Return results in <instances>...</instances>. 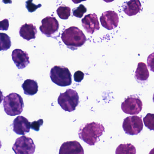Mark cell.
<instances>
[{"instance_id":"6da1fadb","label":"cell","mask_w":154,"mask_h":154,"mask_svg":"<svg viewBox=\"0 0 154 154\" xmlns=\"http://www.w3.org/2000/svg\"><path fill=\"white\" fill-rule=\"evenodd\" d=\"M105 128L99 123L93 122L82 125L78 132L79 137L89 146H94L105 132Z\"/></svg>"},{"instance_id":"7a4b0ae2","label":"cell","mask_w":154,"mask_h":154,"mask_svg":"<svg viewBox=\"0 0 154 154\" xmlns=\"http://www.w3.org/2000/svg\"><path fill=\"white\" fill-rule=\"evenodd\" d=\"M61 38L67 47L72 50L81 47L86 41V38L83 32L75 26H71L65 29L61 34Z\"/></svg>"},{"instance_id":"3957f363","label":"cell","mask_w":154,"mask_h":154,"mask_svg":"<svg viewBox=\"0 0 154 154\" xmlns=\"http://www.w3.org/2000/svg\"><path fill=\"white\" fill-rule=\"evenodd\" d=\"M3 106L5 113L8 116H13L22 113L24 104L22 98L19 94L11 93L5 97Z\"/></svg>"},{"instance_id":"277c9868","label":"cell","mask_w":154,"mask_h":154,"mask_svg":"<svg viewBox=\"0 0 154 154\" xmlns=\"http://www.w3.org/2000/svg\"><path fill=\"white\" fill-rule=\"evenodd\" d=\"M58 102L63 110L72 112L76 109L79 104V97L76 91L69 89L64 93H60Z\"/></svg>"},{"instance_id":"5b68a950","label":"cell","mask_w":154,"mask_h":154,"mask_svg":"<svg viewBox=\"0 0 154 154\" xmlns=\"http://www.w3.org/2000/svg\"><path fill=\"white\" fill-rule=\"evenodd\" d=\"M50 77L52 82L61 87L70 86L72 83L70 71L63 66H54L51 69Z\"/></svg>"},{"instance_id":"8992f818","label":"cell","mask_w":154,"mask_h":154,"mask_svg":"<svg viewBox=\"0 0 154 154\" xmlns=\"http://www.w3.org/2000/svg\"><path fill=\"white\" fill-rule=\"evenodd\" d=\"M143 128L142 118L134 116L127 117L124 119L123 128L125 133L129 135L140 134Z\"/></svg>"},{"instance_id":"52a82bcc","label":"cell","mask_w":154,"mask_h":154,"mask_svg":"<svg viewBox=\"0 0 154 154\" xmlns=\"http://www.w3.org/2000/svg\"><path fill=\"white\" fill-rule=\"evenodd\" d=\"M12 149L16 154H33L35 145L31 138L23 136L16 139Z\"/></svg>"},{"instance_id":"ba28073f","label":"cell","mask_w":154,"mask_h":154,"mask_svg":"<svg viewBox=\"0 0 154 154\" xmlns=\"http://www.w3.org/2000/svg\"><path fill=\"white\" fill-rule=\"evenodd\" d=\"M143 106V102L140 98L131 96L127 97L122 103L121 109L126 114L136 115L142 111Z\"/></svg>"},{"instance_id":"9c48e42d","label":"cell","mask_w":154,"mask_h":154,"mask_svg":"<svg viewBox=\"0 0 154 154\" xmlns=\"http://www.w3.org/2000/svg\"><path fill=\"white\" fill-rule=\"evenodd\" d=\"M59 23L54 17L47 16L42 20L39 29L42 34L51 37L58 30Z\"/></svg>"},{"instance_id":"30bf717a","label":"cell","mask_w":154,"mask_h":154,"mask_svg":"<svg viewBox=\"0 0 154 154\" xmlns=\"http://www.w3.org/2000/svg\"><path fill=\"white\" fill-rule=\"evenodd\" d=\"M100 21L103 27L110 30L117 27L119 22V17L115 12L109 11L102 14Z\"/></svg>"},{"instance_id":"8fae6325","label":"cell","mask_w":154,"mask_h":154,"mask_svg":"<svg viewBox=\"0 0 154 154\" xmlns=\"http://www.w3.org/2000/svg\"><path fill=\"white\" fill-rule=\"evenodd\" d=\"M81 22L83 28L88 33L93 34L100 29L97 15L95 13L85 15Z\"/></svg>"},{"instance_id":"7c38bea8","label":"cell","mask_w":154,"mask_h":154,"mask_svg":"<svg viewBox=\"0 0 154 154\" xmlns=\"http://www.w3.org/2000/svg\"><path fill=\"white\" fill-rule=\"evenodd\" d=\"M13 131L18 135H25L30 131L31 123L22 116H18L13 123Z\"/></svg>"},{"instance_id":"4fadbf2b","label":"cell","mask_w":154,"mask_h":154,"mask_svg":"<svg viewBox=\"0 0 154 154\" xmlns=\"http://www.w3.org/2000/svg\"><path fill=\"white\" fill-rule=\"evenodd\" d=\"M59 154H84V151L77 141H68L61 145Z\"/></svg>"},{"instance_id":"5bb4252c","label":"cell","mask_w":154,"mask_h":154,"mask_svg":"<svg viewBox=\"0 0 154 154\" xmlns=\"http://www.w3.org/2000/svg\"><path fill=\"white\" fill-rule=\"evenodd\" d=\"M13 60L19 69H24L30 63L29 55L26 51L16 49L12 51Z\"/></svg>"},{"instance_id":"9a60e30c","label":"cell","mask_w":154,"mask_h":154,"mask_svg":"<svg viewBox=\"0 0 154 154\" xmlns=\"http://www.w3.org/2000/svg\"><path fill=\"white\" fill-rule=\"evenodd\" d=\"M124 11L129 16L136 15L142 9V5L139 0H130L123 5Z\"/></svg>"},{"instance_id":"2e32d148","label":"cell","mask_w":154,"mask_h":154,"mask_svg":"<svg viewBox=\"0 0 154 154\" xmlns=\"http://www.w3.org/2000/svg\"><path fill=\"white\" fill-rule=\"evenodd\" d=\"M20 36L27 41H30L36 38L37 33L36 27L32 23H25L21 26L19 31Z\"/></svg>"},{"instance_id":"e0dca14e","label":"cell","mask_w":154,"mask_h":154,"mask_svg":"<svg viewBox=\"0 0 154 154\" xmlns=\"http://www.w3.org/2000/svg\"><path fill=\"white\" fill-rule=\"evenodd\" d=\"M149 75L150 74L146 64L143 62L138 63L135 75L136 79L140 81H146L148 80Z\"/></svg>"},{"instance_id":"ac0fdd59","label":"cell","mask_w":154,"mask_h":154,"mask_svg":"<svg viewBox=\"0 0 154 154\" xmlns=\"http://www.w3.org/2000/svg\"><path fill=\"white\" fill-rule=\"evenodd\" d=\"M22 87L24 94L29 96H33L36 94L38 92L39 88L37 82L30 79L24 81Z\"/></svg>"},{"instance_id":"d6986e66","label":"cell","mask_w":154,"mask_h":154,"mask_svg":"<svg viewBox=\"0 0 154 154\" xmlns=\"http://www.w3.org/2000/svg\"><path fill=\"white\" fill-rule=\"evenodd\" d=\"M115 154H136V149L131 143L121 144L117 148Z\"/></svg>"},{"instance_id":"ffe728a7","label":"cell","mask_w":154,"mask_h":154,"mask_svg":"<svg viewBox=\"0 0 154 154\" xmlns=\"http://www.w3.org/2000/svg\"><path fill=\"white\" fill-rule=\"evenodd\" d=\"M70 7L65 5H61L57 10V14L62 20H68L71 15Z\"/></svg>"},{"instance_id":"44dd1931","label":"cell","mask_w":154,"mask_h":154,"mask_svg":"<svg viewBox=\"0 0 154 154\" xmlns=\"http://www.w3.org/2000/svg\"><path fill=\"white\" fill-rule=\"evenodd\" d=\"M1 50L6 51L11 48V38L7 34L1 33Z\"/></svg>"},{"instance_id":"7402d4cb","label":"cell","mask_w":154,"mask_h":154,"mask_svg":"<svg viewBox=\"0 0 154 154\" xmlns=\"http://www.w3.org/2000/svg\"><path fill=\"white\" fill-rule=\"evenodd\" d=\"M143 122L146 128L154 131V114H147L143 118Z\"/></svg>"},{"instance_id":"603a6c76","label":"cell","mask_w":154,"mask_h":154,"mask_svg":"<svg viewBox=\"0 0 154 154\" xmlns=\"http://www.w3.org/2000/svg\"><path fill=\"white\" fill-rule=\"evenodd\" d=\"M87 9L83 5H80L77 8L72 10L73 15L77 18H80L83 17L85 13L86 12Z\"/></svg>"},{"instance_id":"cb8c5ba5","label":"cell","mask_w":154,"mask_h":154,"mask_svg":"<svg viewBox=\"0 0 154 154\" xmlns=\"http://www.w3.org/2000/svg\"><path fill=\"white\" fill-rule=\"evenodd\" d=\"M32 1L33 0H28L26 2V8L30 12L35 11L38 8L42 6L41 4H39L38 5L34 4L32 2Z\"/></svg>"},{"instance_id":"d4e9b609","label":"cell","mask_w":154,"mask_h":154,"mask_svg":"<svg viewBox=\"0 0 154 154\" xmlns=\"http://www.w3.org/2000/svg\"><path fill=\"white\" fill-rule=\"evenodd\" d=\"M147 63V66L150 70L154 72V52L148 56Z\"/></svg>"},{"instance_id":"484cf974","label":"cell","mask_w":154,"mask_h":154,"mask_svg":"<svg viewBox=\"0 0 154 154\" xmlns=\"http://www.w3.org/2000/svg\"><path fill=\"white\" fill-rule=\"evenodd\" d=\"M42 124H43L42 119H39L37 121H33L32 123H31V128L35 131H39L40 127L42 125Z\"/></svg>"},{"instance_id":"4316f807","label":"cell","mask_w":154,"mask_h":154,"mask_svg":"<svg viewBox=\"0 0 154 154\" xmlns=\"http://www.w3.org/2000/svg\"><path fill=\"white\" fill-rule=\"evenodd\" d=\"M84 77V74L82 71H78L75 72L74 75V80L76 82H80L83 79Z\"/></svg>"},{"instance_id":"83f0119b","label":"cell","mask_w":154,"mask_h":154,"mask_svg":"<svg viewBox=\"0 0 154 154\" xmlns=\"http://www.w3.org/2000/svg\"><path fill=\"white\" fill-rule=\"evenodd\" d=\"M9 28V21L7 19H5L1 21V30H7Z\"/></svg>"},{"instance_id":"f1b7e54d","label":"cell","mask_w":154,"mask_h":154,"mask_svg":"<svg viewBox=\"0 0 154 154\" xmlns=\"http://www.w3.org/2000/svg\"><path fill=\"white\" fill-rule=\"evenodd\" d=\"M86 0H72V2L75 4H78L84 1H86Z\"/></svg>"},{"instance_id":"f546056e","label":"cell","mask_w":154,"mask_h":154,"mask_svg":"<svg viewBox=\"0 0 154 154\" xmlns=\"http://www.w3.org/2000/svg\"><path fill=\"white\" fill-rule=\"evenodd\" d=\"M3 2L5 4L11 3L12 1L11 0H3Z\"/></svg>"},{"instance_id":"4dcf8cb0","label":"cell","mask_w":154,"mask_h":154,"mask_svg":"<svg viewBox=\"0 0 154 154\" xmlns=\"http://www.w3.org/2000/svg\"><path fill=\"white\" fill-rule=\"evenodd\" d=\"M103 1H105V2H106L109 3L113 2V1H114V0H103Z\"/></svg>"},{"instance_id":"1f68e13d","label":"cell","mask_w":154,"mask_h":154,"mask_svg":"<svg viewBox=\"0 0 154 154\" xmlns=\"http://www.w3.org/2000/svg\"><path fill=\"white\" fill-rule=\"evenodd\" d=\"M149 154H154V148L150 151Z\"/></svg>"},{"instance_id":"d6a6232c","label":"cell","mask_w":154,"mask_h":154,"mask_svg":"<svg viewBox=\"0 0 154 154\" xmlns=\"http://www.w3.org/2000/svg\"><path fill=\"white\" fill-rule=\"evenodd\" d=\"M153 101L154 102V93L153 95Z\"/></svg>"}]
</instances>
